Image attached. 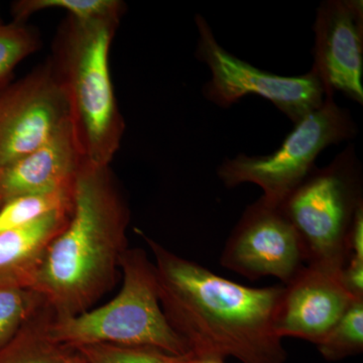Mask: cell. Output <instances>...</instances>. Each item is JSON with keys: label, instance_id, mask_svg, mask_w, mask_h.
Wrapping results in <instances>:
<instances>
[{"label": "cell", "instance_id": "1", "mask_svg": "<svg viewBox=\"0 0 363 363\" xmlns=\"http://www.w3.org/2000/svg\"><path fill=\"white\" fill-rule=\"evenodd\" d=\"M138 233L154 255L164 316L195 354L231 357L242 363L286 362L276 331L284 286L234 283Z\"/></svg>", "mask_w": 363, "mask_h": 363}, {"label": "cell", "instance_id": "2", "mask_svg": "<svg viewBox=\"0 0 363 363\" xmlns=\"http://www.w3.org/2000/svg\"><path fill=\"white\" fill-rule=\"evenodd\" d=\"M130 217L109 167L81 162L70 219L48 248L30 288L55 316L88 311L113 288L128 248Z\"/></svg>", "mask_w": 363, "mask_h": 363}, {"label": "cell", "instance_id": "3", "mask_svg": "<svg viewBox=\"0 0 363 363\" xmlns=\"http://www.w3.org/2000/svg\"><path fill=\"white\" fill-rule=\"evenodd\" d=\"M121 18L80 21L69 16L60 28L50 62L65 93L72 135L81 161L93 167H109L125 130L109 66Z\"/></svg>", "mask_w": 363, "mask_h": 363}, {"label": "cell", "instance_id": "4", "mask_svg": "<svg viewBox=\"0 0 363 363\" xmlns=\"http://www.w3.org/2000/svg\"><path fill=\"white\" fill-rule=\"evenodd\" d=\"M121 291L107 304L72 316L52 314L48 332L70 350L91 344L149 346L182 355L190 352L162 311L154 262L142 248H128L121 262Z\"/></svg>", "mask_w": 363, "mask_h": 363}, {"label": "cell", "instance_id": "5", "mask_svg": "<svg viewBox=\"0 0 363 363\" xmlns=\"http://www.w3.org/2000/svg\"><path fill=\"white\" fill-rule=\"evenodd\" d=\"M297 231L307 264L341 271L350 257L348 234L363 206L362 164L354 147L315 167L279 204Z\"/></svg>", "mask_w": 363, "mask_h": 363}, {"label": "cell", "instance_id": "6", "mask_svg": "<svg viewBox=\"0 0 363 363\" xmlns=\"http://www.w3.org/2000/svg\"><path fill=\"white\" fill-rule=\"evenodd\" d=\"M357 126L350 111L339 106L334 96L308 114L276 152L267 156L240 154L225 159L217 174L227 188L252 183L259 186L262 197L279 205L315 168V162L326 147L351 140Z\"/></svg>", "mask_w": 363, "mask_h": 363}, {"label": "cell", "instance_id": "7", "mask_svg": "<svg viewBox=\"0 0 363 363\" xmlns=\"http://www.w3.org/2000/svg\"><path fill=\"white\" fill-rule=\"evenodd\" d=\"M195 23L199 33L196 58L211 72L203 95L212 104L228 108L241 98L257 95L271 101L295 124L323 104V85L314 72L286 77L262 70L227 52L202 16L197 14Z\"/></svg>", "mask_w": 363, "mask_h": 363}, {"label": "cell", "instance_id": "8", "mask_svg": "<svg viewBox=\"0 0 363 363\" xmlns=\"http://www.w3.org/2000/svg\"><path fill=\"white\" fill-rule=\"evenodd\" d=\"M220 264L250 279L290 283L307 262L302 242L279 205L260 197L245 210L221 253Z\"/></svg>", "mask_w": 363, "mask_h": 363}, {"label": "cell", "instance_id": "9", "mask_svg": "<svg viewBox=\"0 0 363 363\" xmlns=\"http://www.w3.org/2000/svg\"><path fill=\"white\" fill-rule=\"evenodd\" d=\"M69 121L65 93L51 65L0 90V168L35 152Z\"/></svg>", "mask_w": 363, "mask_h": 363}, {"label": "cell", "instance_id": "10", "mask_svg": "<svg viewBox=\"0 0 363 363\" xmlns=\"http://www.w3.org/2000/svg\"><path fill=\"white\" fill-rule=\"evenodd\" d=\"M313 30L311 71L321 81L325 96L336 91L363 104V1L326 0L318 7Z\"/></svg>", "mask_w": 363, "mask_h": 363}, {"label": "cell", "instance_id": "11", "mask_svg": "<svg viewBox=\"0 0 363 363\" xmlns=\"http://www.w3.org/2000/svg\"><path fill=\"white\" fill-rule=\"evenodd\" d=\"M340 272L306 264L284 285L276 319L279 338L303 339L315 345L323 339L357 300L343 286Z\"/></svg>", "mask_w": 363, "mask_h": 363}, {"label": "cell", "instance_id": "12", "mask_svg": "<svg viewBox=\"0 0 363 363\" xmlns=\"http://www.w3.org/2000/svg\"><path fill=\"white\" fill-rule=\"evenodd\" d=\"M81 162L68 123L35 152L0 168V203L73 188Z\"/></svg>", "mask_w": 363, "mask_h": 363}, {"label": "cell", "instance_id": "13", "mask_svg": "<svg viewBox=\"0 0 363 363\" xmlns=\"http://www.w3.org/2000/svg\"><path fill=\"white\" fill-rule=\"evenodd\" d=\"M71 212L72 206L56 210L0 233V288H32L48 248L68 224Z\"/></svg>", "mask_w": 363, "mask_h": 363}, {"label": "cell", "instance_id": "14", "mask_svg": "<svg viewBox=\"0 0 363 363\" xmlns=\"http://www.w3.org/2000/svg\"><path fill=\"white\" fill-rule=\"evenodd\" d=\"M52 314L45 303L16 337L0 350V363H69L75 350L57 343L48 332Z\"/></svg>", "mask_w": 363, "mask_h": 363}, {"label": "cell", "instance_id": "15", "mask_svg": "<svg viewBox=\"0 0 363 363\" xmlns=\"http://www.w3.org/2000/svg\"><path fill=\"white\" fill-rule=\"evenodd\" d=\"M72 200L73 188L9 200L0 208V233L26 225L56 210L71 207Z\"/></svg>", "mask_w": 363, "mask_h": 363}, {"label": "cell", "instance_id": "16", "mask_svg": "<svg viewBox=\"0 0 363 363\" xmlns=\"http://www.w3.org/2000/svg\"><path fill=\"white\" fill-rule=\"evenodd\" d=\"M316 346L328 362H339L362 353L363 300L353 301L337 323Z\"/></svg>", "mask_w": 363, "mask_h": 363}, {"label": "cell", "instance_id": "17", "mask_svg": "<svg viewBox=\"0 0 363 363\" xmlns=\"http://www.w3.org/2000/svg\"><path fill=\"white\" fill-rule=\"evenodd\" d=\"M49 9H61L80 21L123 16L124 4L118 0H20L11 6L14 21L23 23L30 16Z\"/></svg>", "mask_w": 363, "mask_h": 363}, {"label": "cell", "instance_id": "18", "mask_svg": "<svg viewBox=\"0 0 363 363\" xmlns=\"http://www.w3.org/2000/svg\"><path fill=\"white\" fill-rule=\"evenodd\" d=\"M85 363H192L193 351L177 355L149 346L91 344L74 350Z\"/></svg>", "mask_w": 363, "mask_h": 363}, {"label": "cell", "instance_id": "19", "mask_svg": "<svg viewBox=\"0 0 363 363\" xmlns=\"http://www.w3.org/2000/svg\"><path fill=\"white\" fill-rule=\"evenodd\" d=\"M45 303L32 289L0 288V350L16 337Z\"/></svg>", "mask_w": 363, "mask_h": 363}, {"label": "cell", "instance_id": "20", "mask_svg": "<svg viewBox=\"0 0 363 363\" xmlns=\"http://www.w3.org/2000/svg\"><path fill=\"white\" fill-rule=\"evenodd\" d=\"M39 48V37L23 23L0 26V90L9 85L14 68Z\"/></svg>", "mask_w": 363, "mask_h": 363}, {"label": "cell", "instance_id": "21", "mask_svg": "<svg viewBox=\"0 0 363 363\" xmlns=\"http://www.w3.org/2000/svg\"><path fill=\"white\" fill-rule=\"evenodd\" d=\"M341 281L351 297L363 298V259L350 257L340 272Z\"/></svg>", "mask_w": 363, "mask_h": 363}, {"label": "cell", "instance_id": "22", "mask_svg": "<svg viewBox=\"0 0 363 363\" xmlns=\"http://www.w3.org/2000/svg\"><path fill=\"white\" fill-rule=\"evenodd\" d=\"M348 250L350 257L363 259V206L357 210L348 234Z\"/></svg>", "mask_w": 363, "mask_h": 363}, {"label": "cell", "instance_id": "23", "mask_svg": "<svg viewBox=\"0 0 363 363\" xmlns=\"http://www.w3.org/2000/svg\"><path fill=\"white\" fill-rule=\"evenodd\" d=\"M192 363H225V359L215 355H197L195 354Z\"/></svg>", "mask_w": 363, "mask_h": 363}, {"label": "cell", "instance_id": "24", "mask_svg": "<svg viewBox=\"0 0 363 363\" xmlns=\"http://www.w3.org/2000/svg\"><path fill=\"white\" fill-rule=\"evenodd\" d=\"M69 363H85V362L78 352L74 351L73 354H72L70 357V360H69Z\"/></svg>", "mask_w": 363, "mask_h": 363}, {"label": "cell", "instance_id": "25", "mask_svg": "<svg viewBox=\"0 0 363 363\" xmlns=\"http://www.w3.org/2000/svg\"><path fill=\"white\" fill-rule=\"evenodd\" d=\"M2 25H4V23H2L1 18H0V26H2Z\"/></svg>", "mask_w": 363, "mask_h": 363}, {"label": "cell", "instance_id": "26", "mask_svg": "<svg viewBox=\"0 0 363 363\" xmlns=\"http://www.w3.org/2000/svg\"><path fill=\"white\" fill-rule=\"evenodd\" d=\"M1 207H2V204H1V203H0V208H1Z\"/></svg>", "mask_w": 363, "mask_h": 363}]
</instances>
